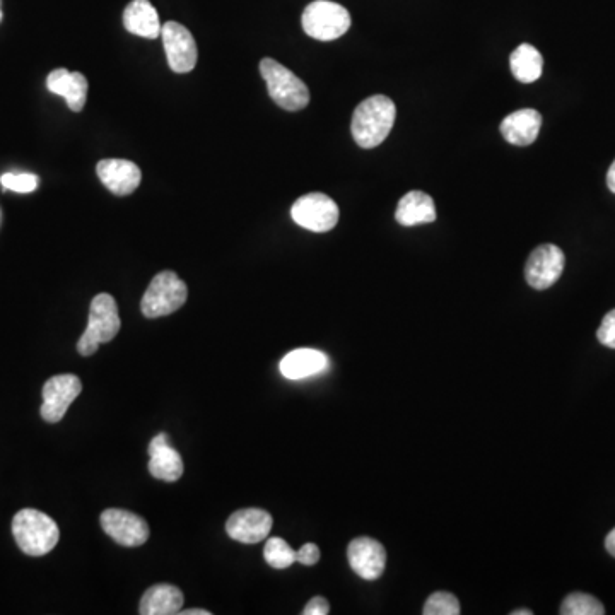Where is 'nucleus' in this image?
Instances as JSON below:
<instances>
[{
  "instance_id": "obj_14",
  "label": "nucleus",
  "mask_w": 615,
  "mask_h": 615,
  "mask_svg": "<svg viewBox=\"0 0 615 615\" xmlns=\"http://www.w3.org/2000/svg\"><path fill=\"white\" fill-rule=\"evenodd\" d=\"M96 173L101 183L118 197L132 194L141 185V168L127 159H103L96 166Z\"/></svg>"
},
{
  "instance_id": "obj_23",
  "label": "nucleus",
  "mask_w": 615,
  "mask_h": 615,
  "mask_svg": "<svg viewBox=\"0 0 615 615\" xmlns=\"http://www.w3.org/2000/svg\"><path fill=\"white\" fill-rule=\"evenodd\" d=\"M264 557L265 563L274 569L291 568L296 563V551H293V547L287 544L286 540L279 539V537L267 540Z\"/></svg>"
},
{
  "instance_id": "obj_12",
  "label": "nucleus",
  "mask_w": 615,
  "mask_h": 615,
  "mask_svg": "<svg viewBox=\"0 0 615 615\" xmlns=\"http://www.w3.org/2000/svg\"><path fill=\"white\" fill-rule=\"evenodd\" d=\"M347 559L352 571L359 578L366 581H375L380 578L387 566V551L378 540L371 537H359L352 540L347 547Z\"/></svg>"
},
{
  "instance_id": "obj_33",
  "label": "nucleus",
  "mask_w": 615,
  "mask_h": 615,
  "mask_svg": "<svg viewBox=\"0 0 615 615\" xmlns=\"http://www.w3.org/2000/svg\"><path fill=\"white\" fill-rule=\"evenodd\" d=\"M532 610H513L511 615H532Z\"/></svg>"
},
{
  "instance_id": "obj_22",
  "label": "nucleus",
  "mask_w": 615,
  "mask_h": 615,
  "mask_svg": "<svg viewBox=\"0 0 615 615\" xmlns=\"http://www.w3.org/2000/svg\"><path fill=\"white\" fill-rule=\"evenodd\" d=\"M510 67L513 76L523 84H532L542 76L544 71V59L537 48L523 43L511 53Z\"/></svg>"
},
{
  "instance_id": "obj_2",
  "label": "nucleus",
  "mask_w": 615,
  "mask_h": 615,
  "mask_svg": "<svg viewBox=\"0 0 615 615\" xmlns=\"http://www.w3.org/2000/svg\"><path fill=\"white\" fill-rule=\"evenodd\" d=\"M12 535L28 556H45L59 544L60 530L50 516L38 510H21L12 520Z\"/></svg>"
},
{
  "instance_id": "obj_30",
  "label": "nucleus",
  "mask_w": 615,
  "mask_h": 615,
  "mask_svg": "<svg viewBox=\"0 0 615 615\" xmlns=\"http://www.w3.org/2000/svg\"><path fill=\"white\" fill-rule=\"evenodd\" d=\"M605 549L609 551L610 556L615 557V528L607 535V539H605Z\"/></svg>"
},
{
  "instance_id": "obj_10",
  "label": "nucleus",
  "mask_w": 615,
  "mask_h": 615,
  "mask_svg": "<svg viewBox=\"0 0 615 615\" xmlns=\"http://www.w3.org/2000/svg\"><path fill=\"white\" fill-rule=\"evenodd\" d=\"M100 522L106 535L125 547L146 544L151 535L146 520L132 511L110 508L101 513Z\"/></svg>"
},
{
  "instance_id": "obj_13",
  "label": "nucleus",
  "mask_w": 615,
  "mask_h": 615,
  "mask_svg": "<svg viewBox=\"0 0 615 615\" xmlns=\"http://www.w3.org/2000/svg\"><path fill=\"white\" fill-rule=\"evenodd\" d=\"M274 520L270 513L258 508L236 511L226 522V532L241 544H258L269 537Z\"/></svg>"
},
{
  "instance_id": "obj_1",
  "label": "nucleus",
  "mask_w": 615,
  "mask_h": 615,
  "mask_svg": "<svg viewBox=\"0 0 615 615\" xmlns=\"http://www.w3.org/2000/svg\"><path fill=\"white\" fill-rule=\"evenodd\" d=\"M397 117V108L388 96L376 94L354 110L352 115V137L364 149L380 146L392 132Z\"/></svg>"
},
{
  "instance_id": "obj_31",
  "label": "nucleus",
  "mask_w": 615,
  "mask_h": 615,
  "mask_svg": "<svg viewBox=\"0 0 615 615\" xmlns=\"http://www.w3.org/2000/svg\"><path fill=\"white\" fill-rule=\"evenodd\" d=\"M607 185H609L610 192L615 194V161L610 166L609 173H607Z\"/></svg>"
},
{
  "instance_id": "obj_29",
  "label": "nucleus",
  "mask_w": 615,
  "mask_h": 615,
  "mask_svg": "<svg viewBox=\"0 0 615 615\" xmlns=\"http://www.w3.org/2000/svg\"><path fill=\"white\" fill-rule=\"evenodd\" d=\"M330 614V604L323 597L311 598L303 609V615H327Z\"/></svg>"
},
{
  "instance_id": "obj_21",
  "label": "nucleus",
  "mask_w": 615,
  "mask_h": 615,
  "mask_svg": "<svg viewBox=\"0 0 615 615\" xmlns=\"http://www.w3.org/2000/svg\"><path fill=\"white\" fill-rule=\"evenodd\" d=\"M183 607V593L173 585H154L142 595L139 614L142 615H175L180 614Z\"/></svg>"
},
{
  "instance_id": "obj_19",
  "label": "nucleus",
  "mask_w": 615,
  "mask_h": 615,
  "mask_svg": "<svg viewBox=\"0 0 615 615\" xmlns=\"http://www.w3.org/2000/svg\"><path fill=\"white\" fill-rule=\"evenodd\" d=\"M123 26L132 35L158 38L161 35L158 11L149 0H132L123 11Z\"/></svg>"
},
{
  "instance_id": "obj_26",
  "label": "nucleus",
  "mask_w": 615,
  "mask_h": 615,
  "mask_svg": "<svg viewBox=\"0 0 615 615\" xmlns=\"http://www.w3.org/2000/svg\"><path fill=\"white\" fill-rule=\"evenodd\" d=\"M0 183L6 190H12L16 194H31L38 188V176L31 173H4L0 176Z\"/></svg>"
},
{
  "instance_id": "obj_3",
  "label": "nucleus",
  "mask_w": 615,
  "mask_h": 615,
  "mask_svg": "<svg viewBox=\"0 0 615 615\" xmlns=\"http://www.w3.org/2000/svg\"><path fill=\"white\" fill-rule=\"evenodd\" d=\"M122 322L118 315L117 301L112 294L101 293L94 296L89 308L88 327L77 342V351L81 356H93L101 344H108L117 337Z\"/></svg>"
},
{
  "instance_id": "obj_7",
  "label": "nucleus",
  "mask_w": 615,
  "mask_h": 615,
  "mask_svg": "<svg viewBox=\"0 0 615 615\" xmlns=\"http://www.w3.org/2000/svg\"><path fill=\"white\" fill-rule=\"evenodd\" d=\"M291 217L301 228L327 233L339 223V207L328 195L313 192L294 202Z\"/></svg>"
},
{
  "instance_id": "obj_18",
  "label": "nucleus",
  "mask_w": 615,
  "mask_h": 615,
  "mask_svg": "<svg viewBox=\"0 0 615 615\" xmlns=\"http://www.w3.org/2000/svg\"><path fill=\"white\" fill-rule=\"evenodd\" d=\"M282 376L287 380H305L328 369V358L317 349H294L281 361Z\"/></svg>"
},
{
  "instance_id": "obj_28",
  "label": "nucleus",
  "mask_w": 615,
  "mask_h": 615,
  "mask_svg": "<svg viewBox=\"0 0 615 615\" xmlns=\"http://www.w3.org/2000/svg\"><path fill=\"white\" fill-rule=\"evenodd\" d=\"M320 561V549L315 544H305L296 552V563L313 566Z\"/></svg>"
},
{
  "instance_id": "obj_8",
  "label": "nucleus",
  "mask_w": 615,
  "mask_h": 615,
  "mask_svg": "<svg viewBox=\"0 0 615 615\" xmlns=\"http://www.w3.org/2000/svg\"><path fill=\"white\" fill-rule=\"evenodd\" d=\"M564 264L566 258L559 246L547 243L535 248L525 265V279L528 286L537 291H544L554 286L559 277L563 276Z\"/></svg>"
},
{
  "instance_id": "obj_6",
  "label": "nucleus",
  "mask_w": 615,
  "mask_h": 615,
  "mask_svg": "<svg viewBox=\"0 0 615 615\" xmlns=\"http://www.w3.org/2000/svg\"><path fill=\"white\" fill-rule=\"evenodd\" d=\"M301 24L306 35L311 38L334 41L346 35L351 28V14L346 7L330 0H315L303 12Z\"/></svg>"
},
{
  "instance_id": "obj_34",
  "label": "nucleus",
  "mask_w": 615,
  "mask_h": 615,
  "mask_svg": "<svg viewBox=\"0 0 615 615\" xmlns=\"http://www.w3.org/2000/svg\"><path fill=\"white\" fill-rule=\"evenodd\" d=\"M0 21H2V11H0Z\"/></svg>"
},
{
  "instance_id": "obj_16",
  "label": "nucleus",
  "mask_w": 615,
  "mask_h": 615,
  "mask_svg": "<svg viewBox=\"0 0 615 615\" xmlns=\"http://www.w3.org/2000/svg\"><path fill=\"white\" fill-rule=\"evenodd\" d=\"M50 93L59 94L67 101L72 112H81L88 98V79L81 72H69L67 69H55L47 77Z\"/></svg>"
},
{
  "instance_id": "obj_32",
  "label": "nucleus",
  "mask_w": 615,
  "mask_h": 615,
  "mask_svg": "<svg viewBox=\"0 0 615 615\" xmlns=\"http://www.w3.org/2000/svg\"><path fill=\"white\" fill-rule=\"evenodd\" d=\"M182 615H211L209 610L204 609H192V610H180Z\"/></svg>"
},
{
  "instance_id": "obj_5",
  "label": "nucleus",
  "mask_w": 615,
  "mask_h": 615,
  "mask_svg": "<svg viewBox=\"0 0 615 615\" xmlns=\"http://www.w3.org/2000/svg\"><path fill=\"white\" fill-rule=\"evenodd\" d=\"M187 298V284L175 272L164 270L154 277L142 296V315L146 318L168 317L180 310Z\"/></svg>"
},
{
  "instance_id": "obj_17",
  "label": "nucleus",
  "mask_w": 615,
  "mask_h": 615,
  "mask_svg": "<svg viewBox=\"0 0 615 615\" xmlns=\"http://www.w3.org/2000/svg\"><path fill=\"white\" fill-rule=\"evenodd\" d=\"M542 115L537 110L525 108L511 113L501 122V134L513 146H530L537 141Z\"/></svg>"
},
{
  "instance_id": "obj_4",
  "label": "nucleus",
  "mask_w": 615,
  "mask_h": 615,
  "mask_svg": "<svg viewBox=\"0 0 615 615\" xmlns=\"http://www.w3.org/2000/svg\"><path fill=\"white\" fill-rule=\"evenodd\" d=\"M260 74L267 82V91L276 105L286 112H299L310 103V91L305 82L274 59L260 62Z\"/></svg>"
},
{
  "instance_id": "obj_15",
  "label": "nucleus",
  "mask_w": 615,
  "mask_h": 615,
  "mask_svg": "<svg viewBox=\"0 0 615 615\" xmlns=\"http://www.w3.org/2000/svg\"><path fill=\"white\" fill-rule=\"evenodd\" d=\"M149 472L159 481L176 482L182 479V455L171 446L166 433L154 436L149 443Z\"/></svg>"
},
{
  "instance_id": "obj_20",
  "label": "nucleus",
  "mask_w": 615,
  "mask_h": 615,
  "mask_svg": "<svg viewBox=\"0 0 615 615\" xmlns=\"http://www.w3.org/2000/svg\"><path fill=\"white\" fill-rule=\"evenodd\" d=\"M395 219L402 226H419L436 221V205L426 192L412 190L400 199Z\"/></svg>"
},
{
  "instance_id": "obj_27",
  "label": "nucleus",
  "mask_w": 615,
  "mask_h": 615,
  "mask_svg": "<svg viewBox=\"0 0 615 615\" xmlns=\"http://www.w3.org/2000/svg\"><path fill=\"white\" fill-rule=\"evenodd\" d=\"M597 339L602 346L615 349V310L609 311L598 328Z\"/></svg>"
},
{
  "instance_id": "obj_25",
  "label": "nucleus",
  "mask_w": 615,
  "mask_h": 615,
  "mask_svg": "<svg viewBox=\"0 0 615 615\" xmlns=\"http://www.w3.org/2000/svg\"><path fill=\"white\" fill-rule=\"evenodd\" d=\"M460 612L458 598L448 592L433 593L422 609L424 615H458Z\"/></svg>"
},
{
  "instance_id": "obj_11",
  "label": "nucleus",
  "mask_w": 615,
  "mask_h": 615,
  "mask_svg": "<svg viewBox=\"0 0 615 615\" xmlns=\"http://www.w3.org/2000/svg\"><path fill=\"white\" fill-rule=\"evenodd\" d=\"M82 383L76 375H57L43 385V405L41 417L47 422H60L64 419L72 402L81 395Z\"/></svg>"
},
{
  "instance_id": "obj_9",
  "label": "nucleus",
  "mask_w": 615,
  "mask_h": 615,
  "mask_svg": "<svg viewBox=\"0 0 615 615\" xmlns=\"http://www.w3.org/2000/svg\"><path fill=\"white\" fill-rule=\"evenodd\" d=\"M161 36L171 71L176 74L194 71L199 52L192 33L183 24L168 21L161 28Z\"/></svg>"
},
{
  "instance_id": "obj_24",
  "label": "nucleus",
  "mask_w": 615,
  "mask_h": 615,
  "mask_svg": "<svg viewBox=\"0 0 615 615\" xmlns=\"http://www.w3.org/2000/svg\"><path fill=\"white\" fill-rule=\"evenodd\" d=\"M559 612L563 615H604L605 607L592 595L571 593L564 598Z\"/></svg>"
}]
</instances>
